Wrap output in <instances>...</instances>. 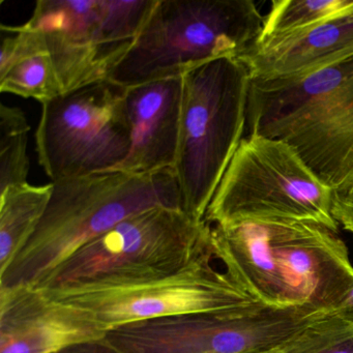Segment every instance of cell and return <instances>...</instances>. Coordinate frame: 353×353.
I'll return each instance as SVG.
<instances>
[{"instance_id": "cell-1", "label": "cell", "mask_w": 353, "mask_h": 353, "mask_svg": "<svg viewBox=\"0 0 353 353\" xmlns=\"http://www.w3.org/2000/svg\"><path fill=\"white\" fill-rule=\"evenodd\" d=\"M212 227L227 270L266 305H311L332 313L353 285L348 248L325 225L258 220Z\"/></svg>"}, {"instance_id": "cell-2", "label": "cell", "mask_w": 353, "mask_h": 353, "mask_svg": "<svg viewBox=\"0 0 353 353\" xmlns=\"http://www.w3.org/2000/svg\"><path fill=\"white\" fill-rule=\"evenodd\" d=\"M52 183L40 225L0 274V287L40 288L76 252L123 221L154 208L183 210L173 168L150 174L107 171Z\"/></svg>"}, {"instance_id": "cell-3", "label": "cell", "mask_w": 353, "mask_h": 353, "mask_svg": "<svg viewBox=\"0 0 353 353\" xmlns=\"http://www.w3.org/2000/svg\"><path fill=\"white\" fill-rule=\"evenodd\" d=\"M252 0H158L108 79L123 88L183 77L216 59H239L261 34Z\"/></svg>"}, {"instance_id": "cell-4", "label": "cell", "mask_w": 353, "mask_h": 353, "mask_svg": "<svg viewBox=\"0 0 353 353\" xmlns=\"http://www.w3.org/2000/svg\"><path fill=\"white\" fill-rule=\"evenodd\" d=\"M251 76L239 59H216L183 77L174 172L183 210L203 222L247 130Z\"/></svg>"}, {"instance_id": "cell-5", "label": "cell", "mask_w": 353, "mask_h": 353, "mask_svg": "<svg viewBox=\"0 0 353 353\" xmlns=\"http://www.w3.org/2000/svg\"><path fill=\"white\" fill-rule=\"evenodd\" d=\"M328 187L285 140L245 136L206 210L210 225L311 221L339 230Z\"/></svg>"}, {"instance_id": "cell-6", "label": "cell", "mask_w": 353, "mask_h": 353, "mask_svg": "<svg viewBox=\"0 0 353 353\" xmlns=\"http://www.w3.org/2000/svg\"><path fill=\"white\" fill-rule=\"evenodd\" d=\"M311 305L255 301L220 311L154 318L109 330L119 353H260L278 350L328 315Z\"/></svg>"}, {"instance_id": "cell-7", "label": "cell", "mask_w": 353, "mask_h": 353, "mask_svg": "<svg viewBox=\"0 0 353 353\" xmlns=\"http://www.w3.org/2000/svg\"><path fill=\"white\" fill-rule=\"evenodd\" d=\"M212 247V225L205 221L194 220L181 210L154 208L123 221L82 247L40 288L169 274Z\"/></svg>"}, {"instance_id": "cell-8", "label": "cell", "mask_w": 353, "mask_h": 353, "mask_svg": "<svg viewBox=\"0 0 353 353\" xmlns=\"http://www.w3.org/2000/svg\"><path fill=\"white\" fill-rule=\"evenodd\" d=\"M44 290L92 312L108 330L132 322L233 309L257 301L227 270L214 241L212 249L199 259L169 274L138 280L90 281Z\"/></svg>"}, {"instance_id": "cell-9", "label": "cell", "mask_w": 353, "mask_h": 353, "mask_svg": "<svg viewBox=\"0 0 353 353\" xmlns=\"http://www.w3.org/2000/svg\"><path fill=\"white\" fill-rule=\"evenodd\" d=\"M125 88L103 80L42 105L39 163L52 181L113 171L131 148Z\"/></svg>"}, {"instance_id": "cell-10", "label": "cell", "mask_w": 353, "mask_h": 353, "mask_svg": "<svg viewBox=\"0 0 353 353\" xmlns=\"http://www.w3.org/2000/svg\"><path fill=\"white\" fill-rule=\"evenodd\" d=\"M245 132L290 143L334 191L353 185V79L301 108L250 123Z\"/></svg>"}, {"instance_id": "cell-11", "label": "cell", "mask_w": 353, "mask_h": 353, "mask_svg": "<svg viewBox=\"0 0 353 353\" xmlns=\"http://www.w3.org/2000/svg\"><path fill=\"white\" fill-rule=\"evenodd\" d=\"M108 328L92 312L37 287H0V353H59L99 342Z\"/></svg>"}, {"instance_id": "cell-12", "label": "cell", "mask_w": 353, "mask_h": 353, "mask_svg": "<svg viewBox=\"0 0 353 353\" xmlns=\"http://www.w3.org/2000/svg\"><path fill=\"white\" fill-rule=\"evenodd\" d=\"M24 24L44 37L65 94L107 80L114 69L101 40L99 0H39Z\"/></svg>"}, {"instance_id": "cell-13", "label": "cell", "mask_w": 353, "mask_h": 353, "mask_svg": "<svg viewBox=\"0 0 353 353\" xmlns=\"http://www.w3.org/2000/svg\"><path fill=\"white\" fill-rule=\"evenodd\" d=\"M125 88L131 148L113 171L150 174L174 168L181 134L183 77Z\"/></svg>"}, {"instance_id": "cell-14", "label": "cell", "mask_w": 353, "mask_h": 353, "mask_svg": "<svg viewBox=\"0 0 353 353\" xmlns=\"http://www.w3.org/2000/svg\"><path fill=\"white\" fill-rule=\"evenodd\" d=\"M353 57V5L299 32L255 42L241 57L251 79L299 77Z\"/></svg>"}, {"instance_id": "cell-15", "label": "cell", "mask_w": 353, "mask_h": 353, "mask_svg": "<svg viewBox=\"0 0 353 353\" xmlns=\"http://www.w3.org/2000/svg\"><path fill=\"white\" fill-rule=\"evenodd\" d=\"M53 183L12 185L0 193V274H5L40 225Z\"/></svg>"}, {"instance_id": "cell-16", "label": "cell", "mask_w": 353, "mask_h": 353, "mask_svg": "<svg viewBox=\"0 0 353 353\" xmlns=\"http://www.w3.org/2000/svg\"><path fill=\"white\" fill-rule=\"evenodd\" d=\"M352 5L353 0H274L256 42L305 30Z\"/></svg>"}, {"instance_id": "cell-17", "label": "cell", "mask_w": 353, "mask_h": 353, "mask_svg": "<svg viewBox=\"0 0 353 353\" xmlns=\"http://www.w3.org/2000/svg\"><path fill=\"white\" fill-rule=\"evenodd\" d=\"M30 130L21 109L0 105V193L12 185L28 183Z\"/></svg>"}, {"instance_id": "cell-18", "label": "cell", "mask_w": 353, "mask_h": 353, "mask_svg": "<svg viewBox=\"0 0 353 353\" xmlns=\"http://www.w3.org/2000/svg\"><path fill=\"white\" fill-rule=\"evenodd\" d=\"M0 90L34 99L42 105L65 94L49 53L28 57L0 76Z\"/></svg>"}, {"instance_id": "cell-19", "label": "cell", "mask_w": 353, "mask_h": 353, "mask_svg": "<svg viewBox=\"0 0 353 353\" xmlns=\"http://www.w3.org/2000/svg\"><path fill=\"white\" fill-rule=\"evenodd\" d=\"M332 214L339 226L353 234V185L342 191H334Z\"/></svg>"}, {"instance_id": "cell-20", "label": "cell", "mask_w": 353, "mask_h": 353, "mask_svg": "<svg viewBox=\"0 0 353 353\" xmlns=\"http://www.w3.org/2000/svg\"><path fill=\"white\" fill-rule=\"evenodd\" d=\"M315 353H353V330L327 343Z\"/></svg>"}, {"instance_id": "cell-21", "label": "cell", "mask_w": 353, "mask_h": 353, "mask_svg": "<svg viewBox=\"0 0 353 353\" xmlns=\"http://www.w3.org/2000/svg\"><path fill=\"white\" fill-rule=\"evenodd\" d=\"M332 314L353 326V285Z\"/></svg>"}, {"instance_id": "cell-22", "label": "cell", "mask_w": 353, "mask_h": 353, "mask_svg": "<svg viewBox=\"0 0 353 353\" xmlns=\"http://www.w3.org/2000/svg\"><path fill=\"white\" fill-rule=\"evenodd\" d=\"M59 353H119L104 340L70 347Z\"/></svg>"}, {"instance_id": "cell-23", "label": "cell", "mask_w": 353, "mask_h": 353, "mask_svg": "<svg viewBox=\"0 0 353 353\" xmlns=\"http://www.w3.org/2000/svg\"><path fill=\"white\" fill-rule=\"evenodd\" d=\"M260 353H282V350H281V349H278V350L268 351V352H260Z\"/></svg>"}]
</instances>
